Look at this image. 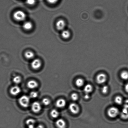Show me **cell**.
Instances as JSON below:
<instances>
[{"mask_svg":"<svg viewBox=\"0 0 128 128\" xmlns=\"http://www.w3.org/2000/svg\"><path fill=\"white\" fill-rule=\"evenodd\" d=\"M13 17L16 20L21 22L26 20V14L23 11L19 10L14 12Z\"/></svg>","mask_w":128,"mask_h":128,"instance_id":"cell-1","label":"cell"},{"mask_svg":"<svg viewBox=\"0 0 128 128\" xmlns=\"http://www.w3.org/2000/svg\"><path fill=\"white\" fill-rule=\"evenodd\" d=\"M19 102L20 104L23 107H28L30 104V97L26 95L21 96L19 99Z\"/></svg>","mask_w":128,"mask_h":128,"instance_id":"cell-2","label":"cell"},{"mask_svg":"<svg viewBox=\"0 0 128 128\" xmlns=\"http://www.w3.org/2000/svg\"><path fill=\"white\" fill-rule=\"evenodd\" d=\"M119 113V111L117 108L111 107L108 109L107 114L110 117L113 118L116 117Z\"/></svg>","mask_w":128,"mask_h":128,"instance_id":"cell-3","label":"cell"},{"mask_svg":"<svg viewBox=\"0 0 128 128\" xmlns=\"http://www.w3.org/2000/svg\"><path fill=\"white\" fill-rule=\"evenodd\" d=\"M42 108L41 104L38 102H35L31 105V109L33 112L36 113L40 112Z\"/></svg>","mask_w":128,"mask_h":128,"instance_id":"cell-4","label":"cell"},{"mask_svg":"<svg viewBox=\"0 0 128 128\" xmlns=\"http://www.w3.org/2000/svg\"><path fill=\"white\" fill-rule=\"evenodd\" d=\"M69 108L71 112L74 114H78L80 111V108L78 105L74 103L70 104L69 105Z\"/></svg>","mask_w":128,"mask_h":128,"instance_id":"cell-5","label":"cell"},{"mask_svg":"<svg viewBox=\"0 0 128 128\" xmlns=\"http://www.w3.org/2000/svg\"><path fill=\"white\" fill-rule=\"evenodd\" d=\"M42 63L41 60L38 58H36L33 60L31 62V65L33 68L37 70L41 67Z\"/></svg>","mask_w":128,"mask_h":128,"instance_id":"cell-6","label":"cell"},{"mask_svg":"<svg viewBox=\"0 0 128 128\" xmlns=\"http://www.w3.org/2000/svg\"><path fill=\"white\" fill-rule=\"evenodd\" d=\"M107 80V76L105 74L100 73L96 76V80L97 83L100 84H104Z\"/></svg>","mask_w":128,"mask_h":128,"instance_id":"cell-7","label":"cell"},{"mask_svg":"<svg viewBox=\"0 0 128 128\" xmlns=\"http://www.w3.org/2000/svg\"><path fill=\"white\" fill-rule=\"evenodd\" d=\"M66 26V22L64 20H59L56 23V28L59 30H63L64 29Z\"/></svg>","mask_w":128,"mask_h":128,"instance_id":"cell-8","label":"cell"},{"mask_svg":"<svg viewBox=\"0 0 128 128\" xmlns=\"http://www.w3.org/2000/svg\"><path fill=\"white\" fill-rule=\"evenodd\" d=\"M21 90L20 87L17 86H12L10 90V93L13 96H16L20 93Z\"/></svg>","mask_w":128,"mask_h":128,"instance_id":"cell-9","label":"cell"},{"mask_svg":"<svg viewBox=\"0 0 128 128\" xmlns=\"http://www.w3.org/2000/svg\"><path fill=\"white\" fill-rule=\"evenodd\" d=\"M55 124L58 128H66V122L63 119L61 118L56 120Z\"/></svg>","mask_w":128,"mask_h":128,"instance_id":"cell-10","label":"cell"},{"mask_svg":"<svg viewBox=\"0 0 128 128\" xmlns=\"http://www.w3.org/2000/svg\"><path fill=\"white\" fill-rule=\"evenodd\" d=\"M66 100L63 99H58L56 101V107L59 108H62L66 106Z\"/></svg>","mask_w":128,"mask_h":128,"instance_id":"cell-11","label":"cell"},{"mask_svg":"<svg viewBox=\"0 0 128 128\" xmlns=\"http://www.w3.org/2000/svg\"><path fill=\"white\" fill-rule=\"evenodd\" d=\"M38 83L34 80H31L28 82L27 86L29 88L34 89L36 88L38 86Z\"/></svg>","mask_w":128,"mask_h":128,"instance_id":"cell-12","label":"cell"},{"mask_svg":"<svg viewBox=\"0 0 128 128\" xmlns=\"http://www.w3.org/2000/svg\"><path fill=\"white\" fill-rule=\"evenodd\" d=\"M23 27L25 30H29L31 29L33 27V24L30 21H26L23 24Z\"/></svg>","mask_w":128,"mask_h":128,"instance_id":"cell-13","label":"cell"},{"mask_svg":"<svg viewBox=\"0 0 128 128\" xmlns=\"http://www.w3.org/2000/svg\"><path fill=\"white\" fill-rule=\"evenodd\" d=\"M121 118L124 120L128 119V109L123 108L121 113Z\"/></svg>","mask_w":128,"mask_h":128,"instance_id":"cell-14","label":"cell"},{"mask_svg":"<svg viewBox=\"0 0 128 128\" xmlns=\"http://www.w3.org/2000/svg\"><path fill=\"white\" fill-rule=\"evenodd\" d=\"M61 36L63 38L66 39H68L71 36V33L70 31L67 30H63L61 33Z\"/></svg>","mask_w":128,"mask_h":128,"instance_id":"cell-15","label":"cell"},{"mask_svg":"<svg viewBox=\"0 0 128 128\" xmlns=\"http://www.w3.org/2000/svg\"><path fill=\"white\" fill-rule=\"evenodd\" d=\"M93 90V87L92 85L90 84H87L85 85L84 88V91L86 94H89Z\"/></svg>","mask_w":128,"mask_h":128,"instance_id":"cell-16","label":"cell"},{"mask_svg":"<svg viewBox=\"0 0 128 128\" xmlns=\"http://www.w3.org/2000/svg\"><path fill=\"white\" fill-rule=\"evenodd\" d=\"M25 56L28 59H32L34 57L35 54L32 51H28L25 52Z\"/></svg>","mask_w":128,"mask_h":128,"instance_id":"cell-17","label":"cell"},{"mask_svg":"<svg viewBox=\"0 0 128 128\" xmlns=\"http://www.w3.org/2000/svg\"><path fill=\"white\" fill-rule=\"evenodd\" d=\"M50 114L51 117L55 118L58 117L59 115V113L57 110L56 109H53L51 110Z\"/></svg>","mask_w":128,"mask_h":128,"instance_id":"cell-18","label":"cell"},{"mask_svg":"<svg viewBox=\"0 0 128 128\" xmlns=\"http://www.w3.org/2000/svg\"><path fill=\"white\" fill-rule=\"evenodd\" d=\"M84 84V80L82 78L77 79L76 81V85L79 87H81L83 86Z\"/></svg>","mask_w":128,"mask_h":128,"instance_id":"cell-19","label":"cell"},{"mask_svg":"<svg viewBox=\"0 0 128 128\" xmlns=\"http://www.w3.org/2000/svg\"><path fill=\"white\" fill-rule=\"evenodd\" d=\"M26 124L28 126H35L36 124V121L34 119L30 118L28 119L26 121Z\"/></svg>","mask_w":128,"mask_h":128,"instance_id":"cell-20","label":"cell"},{"mask_svg":"<svg viewBox=\"0 0 128 128\" xmlns=\"http://www.w3.org/2000/svg\"><path fill=\"white\" fill-rule=\"evenodd\" d=\"M121 78L124 80H128V72L126 71H122L121 74Z\"/></svg>","mask_w":128,"mask_h":128,"instance_id":"cell-21","label":"cell"},{"mask_svg":"<svg viewBox=\"0 0 128 128\" xmlns=\"http://www.w3.org/2000/svg\"><path fill=\"white\" fill-rule=\"evenodd\" d=\"M21 78L19 76H15V77L14 78H13V82L15 84H19L21 82Z\"/></svg>","mask_w":128,"mask_h":128,"instance_id":"cell-22","label":"cell"},{"mask_svg":"<svg viewBox=\"0 0 128 128\" xmlns=\"http://www.w3.org/2000/svg\"><path fill=\"white\" fill-rule=\"evenodd\" d=\"M115 102L118 105H121L122 103L123 100L122 97L120 96H117L115 98Z\"/></svg>","mask_w":128,"mask_h":128,"instance_id":"cell-23","label":"cell"},{"mask_svg":"<svg viewBox=\"0 0 128 128\" xmlns=\"http://www.w3.org/2000/svg\"><path fill=\"white\" fill-rule=\"evenodd\" d=\"M42 103L45 106H48L51 103V101L50 100L47 98H45L42 100Z\"/></svg>","mask_w":128,"mask_h":128,"instance_id":"cell-24","label":"cell"},{"mask_svg":"<svg viewBox=\"0 0 128 128\" xmlns=\"http://www.w3.org/2000/svg\"><path fill=\"white\" fill-rule=\"evenodd\" d=\"M38 96L37 92L35 91H32L30 93V97L32 98H37Z\"/></svg>","mask_w":128,"mask_h":128,"instance_id":"cell-25","label":"cell"},{"mask_svg":"<svg viewBox=\"0 0 128 128\" xmlns=\"http://www.w3.org/2000/svg\"><path fill=\"white\" fill-rule=\"evenodd\" d=\"M108 90V86L107 85H105L103 86L102 89H101V91H102V93L105 94L107 93Z\"/></svg>","mask_w":128,"mask_h":128,"instance_id":"cell-26","label":"cell"},{"mask_svg":"<svg viewBox=\"0 0 128 128\" xmlns=\"http://www.w3.org/2000/svg\"><path fill=\"white\" fill-rule=\"evenodd\" d=\"M71 98L74 101H76L78 98V95L76 93L72 94L71 96Z\"/></svg>","mask_w":128,"mask_h":128,"instance_id":"cell-27","label":"cell"},{"mask_svg":"<svg viewBox=\"0 0 128 128\" xmlns=\"http://www.w3.org/2000/svg\"><path fill=\"white\" fill-rule=\"evenodd\" d=\"M26 2L28 4L32 6L36 3V0H26Z\"/></svg>","mask_w":128,"mask_h":128,"instance_id":"cell-28","label":"cell"},{"mask_svg":"<svg viewBox=\"0 0 128 128\" xmlns=\"http://www.w3.org/2000/svg\"><path fill=\"white\" fill-rule=\"evenodd\" d=\"M49 3L51 4H54L56 3L58 0H46Z\"/></svg>","mask_w":128,"mask_h":128,"instance_id":"cell-29","label":"cell"},{"mask_svg":"<svg viewBox=\"0 0 128 128\" xmlns=\"http://www.w3.org/2000/svg\"><path fill=\"white\" fill-rule=\"evenodd\" d=\"M124 108L128 109V100L125 101L124 104Z\"/></svg>","mask_w":128,"mask_h":128,"instance_id":"cell-30","label":"cell"},{"mask_svg":"<svg viewBox=\"0 0 128 128\" xmlns=\"http://www.w3.org/2000/svg\"><path fill=\"white\" fill-rule=\"evenodd\" d=\"M84 98L86 100H88L90 98V96L89 94H86L84 96Z\"/></svg>","mask_w":128,"mask_h":128,"instance_id":"cell-31","label":"cell"},{"mask_svg":"<svg viewBox=\"0 0 128 128\" xmlns=\"http://www.w3.org/2000/svg\"><path fill=\"white\" fill-rule=\"evenodd\" d=\"M125 91L126 92L128 93V82L125 85Z\"/></svg>","mask_w":128,"mask_h":128,"instance_id":"cell-32","label":"cell"},{"mask_svg":"<svg viewBox=\"0 0 128 128\" xmlns=\"http://www.w3.org/2000/svg\"><path fill=\"white\" fill-rule=\"evenodd\" d=\"M35 128H45L43 125H39L37 127H35Z\"/></svg>","mask_w":128,"mask_h":128,"instance_id":"cell-33","label":"cell"}]
</instances>
